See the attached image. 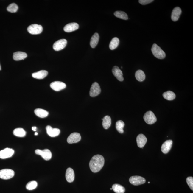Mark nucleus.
Returning <instances> with one entry per match:
<instances>
[{
  "label": "nucleus",
  "instance_id": "nucleus-1",
  "mask_svg": "<svg viewBox=\"0 0 193 193\" xmlns=\"http://www.w3.org/2000/svg\"><path fill=\"white\" fill-rule=\"evenodd\" d=\"M104 164L105 159L102 155H96L91 159L89 162V167L92 172L96 173L101 170Z\"/></svg>",
  "mask_w": 193,
  "mask_h": 193
},
{
  "label": "nucleus",
  "instance_id": "nucleus-2",
  "mask_svg": "<svg viewBox=\"0 0 193 193\" xmlns=\"http://www.w3.org/2000/svg\"><path fill=\"white\" fill-rule=\"evenodd\" d=\"M151 51L154 56L157 58L163 59L165 58V53L156 44H154L153 45L151 48Z\"/></svg>",
  "mask_w": 193,
  "mask_h": 193
},
{
  "label": "nucleus",
  "instance_id": "nucleus-3",
  "mask_svg": "<svg viewBox=\"0 0 193 193\" xmlns=\"http://www.w3.org/2000/svg\"><path fill=\"white\" fill-rule=\"evenodd\" d=\"M144 119L145 122L148 124H152L157 121V118L151 111H148L145 113Z\"/></svg>",
  "mask_w": 193,
  "mask_h": 193
},
{
  "label": "nucleus",
  "instance_id": "nucleus-4",
  "mask_svg": "<svg viewBox=\"0 0 193 193\" xmlns=\"http://www.w3.org/2000/svg\"><path fill=\"white\" fill-rule=\"evenodd\" d=\"M27 30L29 33L32 35H38L42 33L43 27L40 25L32 24L28 27Z\"/></svg>",
  "mask_w": 193,
  "mask_h": 193
},
{
  "label": "nucleus",
  "instance_id": "nucleus-5",
  "mask_svg": "<svg viewBox=\"0 0 193 193\" xmlns=\"http://www.w3.org/2000/svg\"><path fill=\"white\" fill-rule=\"evenodd\" d=\"M14 172L12 169H4L0 170V178L4 180H8L14 176Z\"/></svg>",
  "mask_w": 193,
  "mask_h": 193
},
{
  "label": "nucleus",
  "instance_id": "nucleus-6",
  "mask_svg": "<svg viewBox=\"0 0 193 193\" xmlns=\"http://www.w3.org/2000/svg\"><path fill=\"white\" fill-rule=\"evenodd\" d=\"M101 91V88L97 82H94L91 87L89 95L91 97H95L99 95Z\"/></svg>",
  "mask_w": 193,
  "mask_h": 193
},
{
  "label": "nucleus",
  "instance_id": "nucleus-7",
  "mask_svg": "<svg viewBox=\"0 0 193 193\" xmlns=\"http://www.w3.org/2000/svg\"><path fill=\"white\" fill-rule=\"evenodd\" d=\"M36 154L40 155L44 160H49L52 158V154L49 150L45 149L43 150L37 149L35 151Z\"/></svg>",
  "mask_w": 193,
  "mask_h": 193
},
{
  "label": "nucleus",
  "instance_id": "nucleus-8",
  "mask_svg": "<svg viewBox=\"0 0 193 193\" xmlns=\"http://www.w3.org/2000/svg\"><path fill=\"white\" fill-rule=\"evenodd\" d=\"M130 183L135 186L142 185L145 183V179L139 176H133L130 177L129 179Z\"/></svg>",
  "mask_w": 193,
  "mask_h": 193
},
{
  "label": "nucleus",
  "instance_id": "nucleus-9",
  "mask_svg": "<svg viewBox=\"0 0 193 193\" xmlns=\"http://www.w3.org/2000/svg\"><path fill=\"white\" fill-rule=\"evenodd\" d=\"M67 41L64 39L57 41L53 44V49L55 51H60L66 47L67 45Z\"/></svg>",
  "mask_w": 193,
  "mask_h": 193
},
{
  "label": "nucleus",
  "instance_id": "nucleus-10",
  "mask_svg": "<svg viewBox=\"0 0 193 193\" xmlns=\"http://www.w3.org/2000/svg\"><path fill=\"white\" fill-rule=\"evenodd\" d=\"M81 137L79 133L74 132L71 133L68 137L67 141L69 144L77 143L81 140Z\"/></svg>",
  "mask_w": 193,
  "mask_h": 193
},
{
  "label": "nucleus",
  "instance_id": "nucleus-11",
  "mask_svg": "<svg viewBox=\"0 0 193 193\" xmlns=\"http://www.w3.org/2000/svg\"><path fill=\"white\" fill-rule=\"evenodd\" d=\"M14 153V150L12 148H5L0 151V158L6 159L10 158L13 155Z\"/></svg>",
  "mask_w": 193,
  "mask_h": 193
},
{
  "label": "nucleus",
  "instance_id": "nucleus-12",
  "mask_svg": "<svg viewBox=\"0 0 193 193\" xmlns=\"http://www.w3.org/2000/svg\"><path fill=\"white\" fill-rule=\"evenodd\" d=\"M50 87L53 90L55 91H59L66 88V84L62 82L55 81L50 84Z\"/></svg>",
  "mask_w": 193,
  "mask_h": 193
},
{
  "label": "nucleus",
  "instance_id": "nucleus-13",
  "mask_svg": "<svg viewBox=\"0 0 193 193\" xmlns=\"http://www.w3.org/2000/svg\"><path fill=\"white\" fill-rule=\"evenodd\" d=\"M112 72L114 76L119 81L122 82L124 80L122 71L118 66H114L112 69Z\"/></svg>",
  "mask_w": 193,
  "mask_h": 193
},
{
  "label": "nucleus",
  "instance_id": "nucleus-14",
  "mask_svg": "<svg viewBox=\"0 0 193 193\" xmlns=\"http://www.w3.org/2000/svg\"><path fill=\"white\" fill-rule=\"evenodd\" d=\"M46 133L51 137H55L58 136L60 133V130L58 128H53L50 126L46 127Z\"/></svg>",
  "mask_w": 193,
  "mask_h": 193
},
{
  "label": "nucleus",
  "instance_id": "nucleus-15",
  "mask_svg": "<svg viewBox=\"0 0 193 193\" xmlns=\"http://www.w3.org/2000/svg\"><path fill=\"white\" fill-rule=\"evenodd\" d=\"M79 25L76 23H69L64 26L63 29L64 31L67 33L72 32L77 30L79 28Z\"/></svg>",
  "mask_w": 193,
  "mask_h": 193
},
{
  "label": "nucleus",
  "instance_id": "nucleus-16",
  "mask_svg": "<svg viewBox=\"0 0 193 193\" xmlns=\"http://www.w3.org/2000/svg\"><path fill=\"white\" fill-rule=\"evenodd\" d=\"M182 13L181 9L180 7H176L173 9L171 14V19L173 21H178L179 18Z\"/></svg>",
  "mask_w": 193,
  "mask_h": 193
},
{
  "label": "nucleus",
  "instance_id": "nucleus-17",
  "mask_svg": "<svg viewBox=\"0 0 193 193\" xmlns=\"http://www.w3.org/2000/svg\"><path fill=\"white\" fill-rule=\"evenodd\" d=\"M136 140L138 146L141 148L144 147L147 142V139L142 134H139L137 136Z\"/></svg>",
  "mask_w": 193,
  "mask_h": 193
},
{
  "label": "nucleus",
  "instance_id": "nucleus-18",
  "mask_svg": "<svg viewBox=\"0 0 193 193\" xmlns=\"http://www.w3.org/2000/svg\"><path fill=\"white\" fill-rule=\"evenodd\" d=\"M172 141L168 140L165 141L161 146V151L164 154H167L170 150L172 145Z\"/></svg>",
  "mask_w": 193,
  "mask_h": 193
},
{
  "label": "nucleus",
  "instance_id": "nucleus-19",
  "mask_svg": "<svg viewBox=\"0 0 193 193\" xmlns=\"http://www.w3.org/2000/svg\"><path fill=\"white\" fill-rule=\"evenodd\" d=\"M75 175L73 170L71 168H69L67 169L66 173V178L68 182H72L74 180Z\"/></svg>",
  "mask_w": 193,
  "mask_h": 193
},
{
  "label": "nucleus",
  "instance_id": "nucleus-20",
  "mask_svg": "<svg viewBox=\"0 0 193 193\" xmlns=\"http://www.w3.org/2000/svg\"><path fill=\"white\" fill-rule=\"evenodd\" d=\"M48 72L46 70H41L32 74L33 78L37 79H43L47 76Z\"/></svg>",
  "mask_w": 193,
  "mask_h": 193
},
{
  "label": "nucleus",
  "instance_id": "nucleus-21",
  "mask_svg": "<svg viewBox=\"0 0 193 193\" xmlns=\"http://www.w3.org/2000/svg\"><path fill=\"white\" fill-rule=\"evenodd\" d=\"M27 57V53L22 52H14L13 55V58L16 61L24 60Z\"/></svg>",
  "mask_w": 193,
  "mask_h": 193
},
{
  "label": "nucleus",
  "instance_id": "nucleus-22",
  "mask_svg": "<svg viewBox=\"0 0 193 193\" xmlns=\"http://www.w3.org/2000/svg\"><path fill=\"white\" fill-rule=\"evenodd\" d=\"M99 36L98 33H95L92 36L91 39L90 43L91 47L92 48H94L97 46L98 42H99Z\"/></svg>",
  "mask_w": 193,
  "mask_h": 193
},
{
  "label": "nucleus",
  "instance_id": "nucleus-23",
  "mask_svg": "<svg viewBox=\"0 0 193 193\" xmlns=\"http://www.w3.org/2000/svg\"><path fill=\"white\" fill-rule=\"evenodd\" d=\"M35 115L39 117L44 118L47 117L49 112L43 109L37 108L35 110Z\"/></svg>",
  "mask_w": 193,
  "mask_h": 193
},
{
  "label": "nucleus",
  "instance_id": "nucleus-24",
  "mask_svg": "<svg viewBox=\"0 0 193 193\" xmlns=\"http://www.w3.org/2000/svg\"><path fill=\"white\" fill-rule=\"evenodd\" d=\"M102 125L105 129H108L111 124V119L109 116H105L103 119Z\"/></svg>",
  "mask_w": 193,
  "mask_h": 193
},
{
  "label": "nucleus",
  "instance_id": "nucleus-25",
  "mask_svg": "<svg viewBox=\"0 0 193 193\" xmlns=\"http://www.w3.org/2000/svg\"><path fill=\"white\" fill-rule=\"evenodd\" d=\"M163 96L164 99L169 101H172L174 100L176 98V94L172 91H169L164 92L163 94Z\"/></svg>",
  "mask_w": 193,
  "mask_h": 193
},
{
  "label": "nucleus",
  "instance_id": "nucleus-26",
  "mask_svg": "<svg viewBox=\"0 0 193 193\" xmlns=\"http://www.w3.org/2000/svg\"><path fill=\"white\" fill-rule=\"evenodd\" d=\"M135 77L138 81L142 82L145 79L146 76L144 71L141 70H138L136 71Z\"/></svg>",
  "mask_w": 193,
  "mask_h": 193
},
{
  "label": "nucleus",
  "instance_id": "nucleus-27",
  "mask_svg": "<svg viewBox=\"0 0 193 193\" xmlns=\"http://www.w3.org/2000/svg\"><path fill=\"white\" fill-rule=\"evenodd\" d=\"M112 189L116 193H124L125 189L123 186L118 184H114L112 186Z\"/></svg>",
  "mask_w": 193,
  "mask_h": 193
},
{
  "label": "nucleus",
  "instance_id": "nucleus-28",
  "mask_svg": "<svg viewBox=\"0 0 193 193\" xmlns=\"http://www.w3.org/2000/svg\"><path fill=\"white\" fill-rule=\"evenodd\" d=\"M13 134L16 136L18 137H24L26 135V132L22 128H17L14 130Z\"/></svg>",
  "mask_w": 193,
  "mask_h": 193
},
{
  "label": "nucleus",
  "instance_id": "nucleus-29",
  "mask_svg": "<svg viewBox=\"0 0 193 193\" xmlns=\"http://www.w3.org/2000/svg\"><path fill=\"white\" fill-rule=\"evenodd\" d=\"M119 40L117 37H114L110 41L109 47L110 49L113 50L118 47L119 44Z\"/></svg>",
  "mask_w": 193,
  "mask_h": 193
},
{
  "label": "nucleus",
  "instance_id": "nucleus-30",
  "mask_svg": "<svg viewBox=\"0 0 193 193\" xmlns=\"http://www.w3.org/2000/svg\"><path fill=\"white\" fill-rule=\"evenodd\" d=\"M114 15L119 19L127 20L128 19L127 14L126 13L121 11H117L114 13Z\"/></svg>",
  "mask_w": 193,
  "mask_h": 193
},
{
  "label": "nucleus",
  "instance_id": "nucleus-31",
  "mask_svg": "<svg viewBox=\"0 0 193 193\" xmlns=\"http://www.w3.org/2000/svg\"><path fill=\"white\" fill-rule=\"evenodd\" d=\"M124 122L122 121H118L116 122V128L119 133H123L124 132L123 128H124Z\"/></svg>",
  "mask_w": 193,
  "mask_h": 193
},
{
  "label": "nucleus",
  "instance_id": "nucleus-32",
  "mask_svg": "<svg viewBox=\"0 0 193 193\" xmlns=\"http://www.w3.org/2000/svg\"><path fill=\"white\" fill-rule=\"evenodd\" d=\"M18 9V5L14 3L11 4L7 7V10L11 13H15L17 12Z\"/></svg>",
  "mask_w": 193,
  "mask_h": 193
},
{
  "label": "nucleus",
  "instance_id": "nucleus-33",
  "mask_svg": "<svg viewBox=\"0 0 193 193\" xmlns=\"http://www.w3.org/2000/svg\"><path fill=\"white\" fill-rule=\"evenodd\" d=\"M38 184L35 181H30L27 184L26 186V189L29 190H33L37 186Z\"/></svg>",
  "mask_w": 193,
  "mask_h": 193
},
{
  "label": "nucleus",
  "instance_id": "nucleus-34",
  "mask_svg": "<svg viewBox=\"0 0 193 193\" xmlns=\"http://www.w3.org/2000/svg\"><path fill=\"white\" fill-rule=\"evenodd\" d=\"M187 183L191 190H193V178L192 177H188L187 178Z\"/></svg>",
  "mask_w": 193,
  "mask_h": 193
},
{
  "label": "nucleus",
  "instance_id": "nucleus-35",
  "mask_svg": "<svg viewBox=\"0 0 193 193\" xmlns=\"http://www.w3.org/2000/svg\"><path fill=\"white\" fill-rule=\"evenodd\" d=\"M153 1V0H139V2L141 4L145 5L148 4L152 3Z\"/></svg>",
  "mask_w": 193,
  "mask_h": 193
},
{
  "label": "nucleus",
  "instance_id": "nucleus-36",
  "mask_svg": "<svg viewBox=\"0 0 193 193\" xmlns=\"http://www.w3.org/2000/svg\"><path fill=\"white\" fill-rule=\"evenodd\" d=\"M32 130H33L34 131H36L37 130V127L35 126H34L32 127Z\"/></svg>",
  "mask_w": 193,
  "mask_h": 193
},
{
  "label": "nucleus",
  "instance_id": "nucleus-37",
  "mask_svg": "<svg viewBox=\"0 0 193 193\" xmlns=\"http://www.w3.org/2000/svg\"><path fill=\"white\" fill-rule=\"evenodd\" d=\"M38 133L37 132H35V135L37 136L38 135Z\"/></svg>",
  "mask_w": 193,
  "mask_h": 193
},
{
  "label": "nucleus",
  "instance_id": "nucleus-38",
  "mask_svg": "<svg viewBox=\"0 0 193 193\" xmlns=\"http://www.w3.org/2000/svg\"><path fill=\"white\" fill-rule=\"evenodd\" d=\"M1 69V65H0V70Z\"/></svg>",
  "mask_w": 193,
  "mask_h": 193
},
{
  "label": "nucleus",
  "instance_id": "nucleus-39",
  "mask_svg": "<svg viewBox=\"0 0 193 193\" xmlns=\"http://www.w3.org/2000/svg\"><path fill=\"white\" fill-rule=\"evenodd\" d=\"M110 190H112V188H110Z\"/></svg>",
  "mask_w": 193,
  "mask_h": 193
},
{
  "label": "nucleus",
  "instance_id": "nucleus-40",
  "mask_svg": "<svg viewBox=\"0 0 193 193\" xmlns=\"http://www.w3.org/2000/svg\"><path fill=\"white\" fill-rule=\"evenodd\" d=\"M148 183H150V182H148Z\"/></svg>",
  "mask_w": 193,
  "mask_h": 193
}]
</instances>
